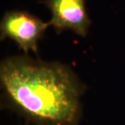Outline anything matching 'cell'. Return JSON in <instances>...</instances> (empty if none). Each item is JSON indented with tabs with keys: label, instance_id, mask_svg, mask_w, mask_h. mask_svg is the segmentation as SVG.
Returning a JSON list of instances; mask_svg holds the SVG:
<instances>
[{
	"label": "cell",
	"instance_id": "6da1fadb",
	"mask_svg": "<svg viewBox=\"0 0 125 125\" xmlns=\"http://www.w3.org/2000/svg\"><path fill=\"white\" fill-rule=\"evenodd\" d=\"M4 105L35 125H78L85 85L69 66L27 56L0 65Z\"/></svg>",
	"mask_w": 125,
	"mask_h": 125
},
{
	"label": "cell",
	"instance_id": "7a4b0ae2",
	"mask_svg": "<svg viewBox=\"0 0 125 125\" xmlns=\"http://www.w3.org/2000/svg\"><path fill=\"white\" fill-rule=\"evenodd\" d=\"M49 26V22L27 11H7L0 23V38L13 40L27 54L29 52L38 54V42Z\"/></svg>",
	"mask_w": 125,
	"mask_h": 125
},
{
	"label": "cell",
	"instance_id": "3957f363",
	"mask_svg": "<svg viewBox=\"0 0 125 125\" xmlns=\"http://www.w3.org/2000/svg\"><path fill=\"white\" fill-rule=\"evenodd\" d=\"M50 10L49 22L57 33L71 30L78 36L85 37L91 24L85 0H43L41 1Z\"/></svg>",
	"mask_w": 125,
	"mask_h": 125
}]
</instances>
